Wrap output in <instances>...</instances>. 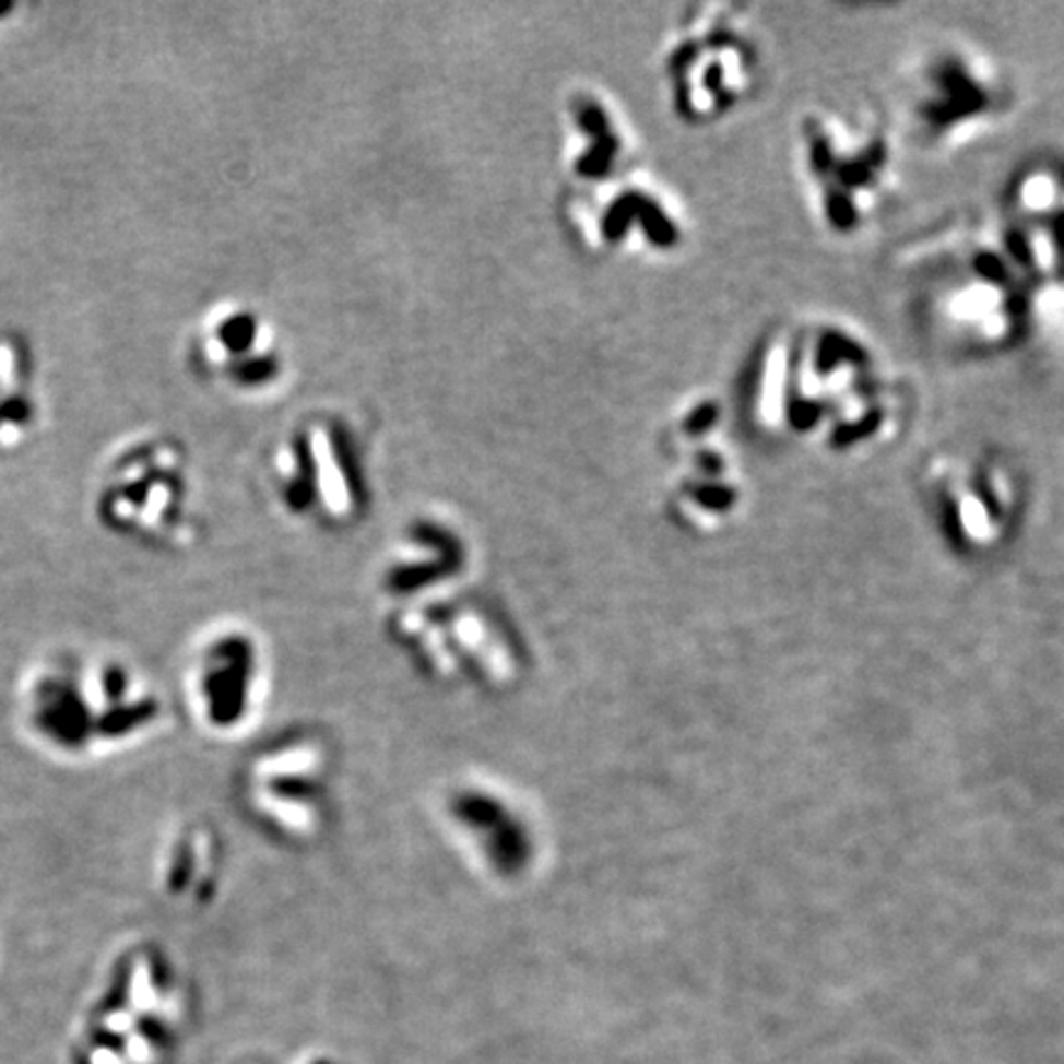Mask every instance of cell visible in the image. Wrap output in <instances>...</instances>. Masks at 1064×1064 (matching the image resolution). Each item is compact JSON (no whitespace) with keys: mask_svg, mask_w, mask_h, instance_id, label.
Returning a JSON list of instances; mask_svg holds the SVG:
<instances>
[{"mask_svg":"<svg viewBox=\"0 0 1064 1064\" xmlns=\"http://www.w3.org/2000/svg\"><path fill=\"white\" fill-rule=\"evenodd\" d=\"M919 282V308L942 343L969 355H998L1030 333L1038 294L995 229L946 241Z\"/></svg>","mask_w":1064,"mask_h":1064,"instance_id":"obj_1","label":"cell"},{"mask_svg":"<svg viewBox=\"0 0 1064 1064\" xmlns=\"http://www.w3.org/2000/svg\"><path fill=\"white\" fill-rule=\"evenodd\" d=\"M801 141L824 227L836 237L863 235L895 196L897 161L889 131L867 114L824 111L806 116Z\"/></svg>","mask_w":1064,"mask_h":1064,"instance_id":"obj_2","label":"cell"},{"mask_svg":"<svg viewBox=\"0 0 1064 1064\" xmlns=\"http://www.w3.org/2000/svg\"><path fill=\"white\" fill-rule=\"evenodd\" d=\"M1008 109V82L989 57L969 45L934 47L909 72L907 121L926 146H963L989 133Z\"/></svg>","mask_w":1064,"mask_h":1064,"instance_id":"obj_3","label":"cell"},{"mask_svg":"<svg viewBox=\"0 0 1064 1064\" xmlns=\"http://www.w3.org/2000/svg\"><path fill=\"white\" fill-rule=\"evenodd\" d=\"M995 232L1038 298L1064 292L1062 161H1032L1015 173L1005 186Z\"/></svg>","mask_w":1064,"mask_h":1064,"instance_id":"obj_4","label":"cell"},{"mask_svg":"<svg viewBox=\"0 0 1064 1064\" xmlns=\"http://www.w3.org/2000/svg\"><path fill=\"white\" fill-rule=\"evenodd\" d=\"M926 488L944 528L966 547H991L1005 535L1018 488L1005 461L985 451L944 453L929 461Z\"/></svg>","mask_w":1064,"mask_h":1064,"instance_id":"obj_5","label":"cell"},{"mask_svg":"<svg viewBox=\"0 0 1064 1064\" xmlns=\"http://www.w3.org/2000/svg\"><path fill=\"white\" fill-rule=\"evenodd\" d=\"M255 331H257L255 318L247 314H239L227 318V321L220 326V341L232 353H245L251 345V341H255Z\"/></svg>","mask_w":1064,"mask_h":1064,"instance_id":"obj_6","label":"cell"},{"mask_svg":"<svg viewBox=\"0 0 1064 1064\" xmlns=\"http://www.w3.org/2000/svg\"><path fill=\"white\" fill-rule=\"evenodd\" d=\"M274 370L276 365L269 357H249V360H241L235 367V377L245 385H261L274 375Z\"/></svg>","mask_w":1064,"mask_h":1064,"instance_id":"obj_7","label":"cell"},{"mask_svg":"<svg viewBox=\"0 0 1064 1064\" xmlns=\"http://www.w3.org/2000/svg\"><path fill=\"white\" fill-rule=\"evenodd\" d=\"M0 419L23 424L31 419V407L23 400H8L3 407H0Z\"/></svg>","mask_w":1064,"mask_h":1064,"instance_id":"obj_8","label":"cell"},{"mask_svg":"<svg viewBox=\"0 0 1064 1064\" xmlns=\"http://www.w3.org/2000/svg\"><path fill=\"white\" fill-rule=\"evenodd\" d=\"M11 8H13L11 3H3V5H0V13H8V11H11Z\"/></svg>","mask_w":1064,"mask_h":1064,"instance_id":"obj_9","label":"cell"}]
</instances>
